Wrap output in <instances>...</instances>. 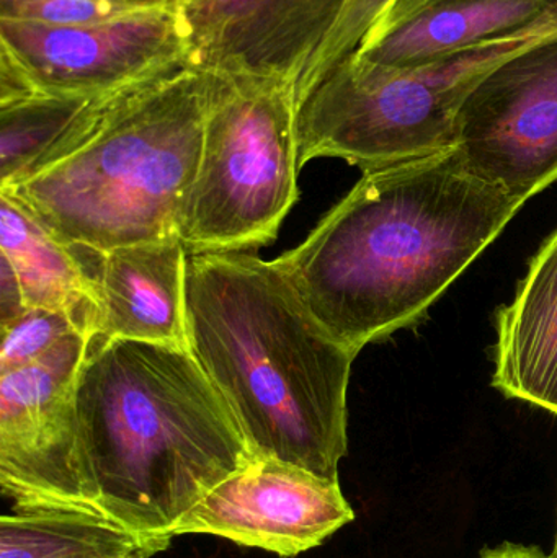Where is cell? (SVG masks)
<instances>
[{"mask_svg":"<svg viewBox=\"0 0 557 558\" xmlns=\"http://www.w3.org/2000/svg\"><path fill=\"white\" fill-rule=\"evenodd\" d=\"M520 208L450 150L363 172L277 260L319 324L359 354L417 322Z\"/></svg>","mask_w":557,"mask_h":558,"instance_id":"obj_1","label":"cell"},{"mask_svg":"<svg viewBox=\"0 0 557 558\" xmlns=\"http://www.w3.org/2000/svg\"><path fill=\"white\" fill-rule=\"evenodd\" d=\"M189 348L258 458L339 478L356 353L336 340L278 260L189 255Z\"/></svg>","mask_w":557,"mask_h":558,"instance_id":"obj_2","label":"cell"},{"mask_svg":"<svg viewBox=\"0 0 557 558\" xmlns=\"http://www.w3.org/2000/svg\"><path fill=\"white\" fill-rule=\"evenodd\" d=\"M77 415L101 511L141 536L173 539L196 504L258 458L189 348L90 340Z\"/></svg>","mask_w":557,"mask_h":558,"instance_id":"obj_3","label":"cell"},{"mask_svg":"<svg viewBox=\"0 0 557 558\" xmlns=\"http://www.w3.org/2000/svg\"><path fill=\"white\" fill-rule=\"evenodd\" d=\"M211 84V74L185 65L133 88L71 156L0 192L75 247L108 252L179 239Z\"/></svg>","mask_w":557,"mask_h":558,"instance_id":"obj_4","label":"cell"},{"mask_svg":"<svg viewBox=\"0 0 557 558\" xmlns=\"http://www.w3.org/2000/svg\"><path fill=\"white\" fill-rule=\"evenodd\" d=\"M555 32L557 15L408 69L376 68L349 56L296 100L301 169L336 157L370 172L450 153L455 121L471 90L500 62Z\"/></svg>","mask_w":557,"mask_h":558,"instance_id":"obj_5","label":"cell"},{"mask_svg":"<svg viewBox=\"0 0 557 558\" xmlns=\"http://www.w3.org/2000/svg\"><path fill=\"white\" fill-rule=\"evenodd\" d=\"M211 75L202 159L177 231L189 255L270 244L300 198L293 85Z\"/></svg>","mask_w":557,"mask_h":558,"instance_id":"obj_6","label":"cell"},{"mask_svg":"<svg viewBox=\"0 0 557 558\" xmlns=\"http://www.w3.org/2000/svg\"><path fill=\"white\" fill-rule=\"evenodd\" d=\"M88 347L90 338L74 331L36 363L0 374V490L10 510L105 517L78 429Z\"/></svg>","mask_w":557,"mask_h":558,"instance_id":"obj_7","label":"cell"},{"mask_svg":"<svg viewBox=\"0 0 557 558\" xmlns=\"http://www.w3.org/2000/svg\"><path fill=\"white\" fill-rule=\"evenodd\" d=\"M460 162L525 203L557 180V32L494 68L455 121Z\"/></svg>","mask_w":557,"mask_h":558,"instance_id":"obj_8","label":"cell"},{"mask_svg":"<svg viewBox=\"0 0 557 558\" xmlns=\"http://www.w3.org/2000/svg\"><path fill=\"white\" fill-rule=\"evenodd\" d=\"M189 52L179 9L137 10L77 26L0 19V56L36 94H117L185 68Z\"/></svg>","mask_w":557,"mask_h":558,"instance_id":"obj_9","label":"cell"},{"mask_svg":"<svg viewBox=\"0 0 557 558\" xmlns=\"http://www.w3.org/2000/svg\"><path fill=\"white\" fill-rule=\"evenodd\" d=\"M353 520L339 478L257 458L196 504L172 537H219L291 558L323 546Z\"/></svg>","mask_w":557,"mask_h":558,"instance_id":"obj_10","label":"cell"},{"mask_svg":"<svg viewBox=\"0 0 557 558\" xmlns=\"http://www.w3.org/2000/svg\"><path fill=\"white\" fill-rule=\"evenodd\" d=\"M347 0H186L189 65L296 88Z\"/></svg>","mask_w":557,"mask_h":558,"instance_id":"obj_11","label":"cell"},{"mask_svg":"<svg viewBox=\"0 0 557 558\" xmlns=\"http://www.w3.org/2000/svg\"><path fill=\"white\" fill-rule=\"evenodd\" d=\"M75 248L94 282L97 299L92 340L149 341L189 348V252L180 239L124 245L108 252Z\"/></svg>","mask_w":557,"mask_h":558,"instance_id":"obj_12","label":"cell"},{"mask_svg":"<svg viewBox=\"0 0 557 558\" xmlns=\"http://www.w3.org/2000/svg\"><path fill=\"white\" fill-rule=\"evenodd\" d=\"M555 15L557 0H395L353 54L376 68H415Z\"/></svg>","mask_w":557,"mask_h":558,"instance_id":"obj_13","label":"cell"},{"mask_svg":"<svg viewBox=\"0 0 557 558\" xmlns=\"http://www.w3.org/2000/svg\"><path fill=\"white\" fill-rule=\"evenodd\" d=\"M494 387L557 416V231L497 314Z\"/></svg>","mask_w":557,"mask_h":558,"instance_id":"obj_14","label":"cell"},{"mask_svg":"<svg viewBox=\"0 0 557 558\" xmlns=\"http://www.w3.org/2000/svg\"><path fill=\"white\" fill-rule=\"evenodd\" d=\"M133 88L92 97L33 94L0 104V190L71 156Z\"/></svg>","mask_w":557,"mask_h":558,"instance_id":"obj_15","label":"cell"},{"mask_svg":"<svg viewBox=\"0 0 557 558\" xmlns=\"http://www.w3.org/2000/svg\"><path fill=\"white\" fill-rule=\"evenodd\" d=\"M0 248L10 262L28 308L64 312L94 338L98 305L94 282L74 245L59 241L19 202L0 192Z\"/></svg>","mask_w":557,"mask_h":558,"instance_id":"obj_16","label":"cell"},{"mask_svg":"<svg viewBox=\"0 0 557 558\" xmlns=\"http://www.w3.org/2000/svg\"><path fill=\"white\" fill-rule=\"evenodd\" d=\"M172 541L84 511L10 510L0 518V558H153Z\"/></svg>","mask_w":557,"mask_h":558,"instance_id":"obj_17","label":"cell"},{"mask_svg":"<svg viewBox=\"0 0 557 558\" xmlns=\"http://www.w3.org/2000/svg\"><path fill=\"white\" fill-rule=\"evenodd\" d=\"M74 331L81 330L64 312L26 308L16 320L2 328L0 374L36 363Z\"/></svg>","mask_w":557,"mask_h":558,"instance_id":"obj_18","label":"cell"},{"mask_svg":"<svg viewBox=\"0 0 557 558\" xmlns=\"http://www.w3.org/2000/svg\"><path fill=\"white\" fill-rule=\"evenodd\" d=\"M395 0H347L339 22L307 65L294 88V100L303 97L330 69L352 56L362 45L376 20Z\"/></svg>","mask_w":557,"mask_h":558,"instance_id":"obj_19","label":"cell"},{"mask_svg":"<svg viewBox=\"0 0 557 558\" xmlns=\"http://www.w3.org/2000/svg\"><path fill=\"white\" fill-rule=\"evenodd\" d=\"M137 10L114 0H0V19L48 26L87 25Z\"/></svg>","mask_w":557,"mask_h":558,"instance_id":"obj_20","label":"cell"},{"mask_svg":"<svg viewBox=\"0 0 557 558\" xmlns=\"http://www.w3.org/2000/svg\"><path fill=\"white\" fill-rule=\"evenodd\" d=\"M0 267V328H5L26 311L22 286L10 262L3 255Z\"/></svg>","mask_w":557,"mask_h":558,"instance_id":"obj_21","label":"cell"},{"mask_svg":"<svg viewBox=\"0 0 557 558\" xmlns=\"http://www.w3.org/2000/svg\"><path fill=\"white\" fill-rule=\"evenodd\" d=\"M477 558H555L552 554L543 553L536 546H523V544L504 543L496 547H487Z\"/></svg>","mask_w":557,"mask_h":558,"instance_id":"obj_22","label":"cell"},{"mask_svg":"<svg viewBox=\"0 0 557 558\" xmlns=\"http://www.w3.org/2000/svg\"><path fill=\"white\" fill-rule=\"evenodd\" d=\"M114 2L124 3V5L133 7V9L150 10V9H180V5L186 0H114Z\"/></svg>","mask_w":557,"mask_h":558,"instance_id":"obj_23","label":"cell"},{"mask_svg":"<svg viewBox=\"0 0 557 558\" xmlns=\"http://www.w3.org/2000/svg\"><path fill=\"white\" fill-rule=\"evenodd\" d=\"M552 556L557 558V530H556L555 546H553Z\"/></svg>","mask_w":557,"mask_h":558,"instance_id":"obj_24","label":"cell"}]
</instances>
